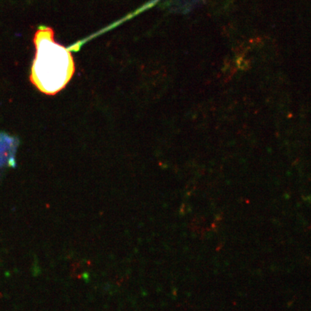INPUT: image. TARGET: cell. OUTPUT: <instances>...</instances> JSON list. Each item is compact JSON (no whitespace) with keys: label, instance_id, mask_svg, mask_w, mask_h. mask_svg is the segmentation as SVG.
I'll return each instance as SVG.
<instances>
[{"label":"cell","instance_id":"obj_1","mask_svg":"<svg viewBox=\"0 0 311 311\" xmlns=\"http://www.w3.org/2000/svg\"><path fill=\"white\" fill-rule=\"evenodd\" d=\"M36 54L31 69L30 80L37 89L48 94L61 90L74 73L70 52L53 40L50 28H41L35 37Z\"/></svg>","mask_w":311,"mask_h":311}]
</instances>
